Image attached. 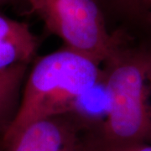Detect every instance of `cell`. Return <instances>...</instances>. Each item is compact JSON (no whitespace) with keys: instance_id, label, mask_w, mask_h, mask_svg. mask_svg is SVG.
<instances>
[{"instance_id":"obj_1","label":"cell","mask_w":151,"mask_h":151,"mask_svg":"<svg viewBox=\"0 0 151 151\" xmlns=\"http://www.w3.org/2000/svg\"><path fill=\"white\" fill-rule=\"evenodd\" d=\"M103 70L98 61L68 48L39 60L3 141L35 121L68 114L77 97L97 81Z\"/></svg>"},{"instance_id":"obj_2","label":"cell","mask_w":151,"mask_h":151,"mask_svg":"<svg viewBox=\"0 0 151 151\" xmlns=\"http://www.w3.org/2000/svg\"><path fill=\"white\" fill-rule=\"evenodd\" d=\"M107 62L111 108L102 128L105 145H151V50L122 45Z\"/></svg>"},{"instance_id":"obj_3","label":"cell","mask_w":151,"mask_h":151,"mask_svg":"<svg viewBox=\"0 0 151 151\" xmlns=\"http://www.w3.org/2000/svg\"><path fill=\"white\" fill-rule=\"evenodd\" d=\"M33 12L66 48L102 63L123 45L121 35L108 32L96 0H28Z\"/></svg>"},{"instance_id":"obj_4","label":"cell","mask_w":151,"mask_h":151,"mask_svg":"<svg viewBox=\"0 0 151 151\" xmlns=\"http://www.w3.org/2000/svg\"><path fill=\"white\" fill-rule=\"evenodd\" d=\"M8 151H74V134L58 117L28 124L10 139L3 141Z\"/></svg>"},{"instance_id":"obj_5","label":"cell","mask_w":151,"mask_h":151,"mask_svg":"<svg viewBox=\"0 0 151 151\" xmlns=\"http://www.w3.org/2000/svg\"><path fill=\"white\" fill-rule=\"evenodd\" d=\"M111 101L105 69L103 75L73 103L69 114H73L82 123L101 128L107 122L110 113Z\"/></svg>"},{"instance_id":"obj_6","label":"cell","mask_w":151,"mask_h":151,"mask_svg":"<svg viewBox=\"0 0 151 151\" xmlns=\"http://www.w3.org/2000/svg\"><path fill=\"white\" fill-rule=\"evenodd\" d=\"M0 41L36 50L37 38L26 24L0 14Z\"/></svg>"},{"instance_id":"obj_7","label":"cell","mask_w":151,"mask_h":151,"mask_svg":"<svg viewBox=\"0 0 151 151\" xmlns=\"http://www.w3.org/2000/svg\"><path fill=\"white\" fill-rule=\"evenodd\" d=\"M25 72L24 63L0 70V113L10 103Z\"/></svg>"},{"instance_id":"obj_8","label":"cell","mask_w":151,"mask_h":151,"mask_svg":"<svg viewBox=\"0 0 151 151\" xmlns=\"http://www.w3.org/2000/svg\"><path fill=\"white\" fill-rule=\"evenodd\" d=\"M35 50L20 45L0 41V70L24 63L32 56Z\"/></svg>"},{"instance_id":"obj_9","label":"cell","mask_w":151,"mask_h":151,"mask_svg":"<svg viewBox=\"0 0 151 151\" xmlns=\"http://www.w3.org/2000/svg\"><path fill=\"white\" fill-rule=\"evenodd\" d=\"M103 151H151L150 144H125V145H108Z\"/></svg>"},{"instance_id":"obj_10","label":"cell","mask_w":151,"mask_h":151,"mask_svg":"<svg viewBox=\"0 0 151 151\" xmlns=\"http://www.w3.org/2000/svg\"><path fill=\"white\" fill-rule=\"evenodd\" d=\"M116 3L129 10H137L141 7L139 0H114Z\"/></svg>"},{"instance_id":"obj_11","label":"cell","mask_w":151,"mask_h":151,"mask_svg":"<svg viewBox=\"0 0 151 151\" xmlns=\"http://www.w3.org/2000/svg\"><path fill=\"white\" fill-rule=\"evenodd\" d=\"M139 3H140V5H151V0H139Z\"/></svg>"},{"instance_id":"obj_12","label":"cell","mask_w":151,"mask_h":151,"mask_svg":"<svg viewBox=\"0 0 151 151\" xmlns=\"http://www.w3.org/2000/svg\"><path fill=\"white\" fill-rule=\"evenodd\" d=\"M74 151H92V150H76L75 149V150Z\"/></svg>"},{"instance_id":"obj_13","label":"cell","mask_w":151,"mask_h":151,"mask_svg":"<svg viewBox=\"0 0 151 151\" xmlns=\"http://www.w3.org/2000/svg\"><path fill=\"white\" fill-rule=\"evenodd\" d=\"M6 1H8V0H0V4H3V3H4Z\"/></svg>"},{"instance_id":"obj_14","label":"cell","mask_w":151,"mask_h":151,"mask_svg":"<svg viewBox=\"0 0 151 151\" xmlns=\"http://www.w3.org/2000/svg\"><path fill=\"white\" fill-rule=\"evenodd\" d=\"M150 22H151V14H150Z\"/></svg>"}]
</instances>
